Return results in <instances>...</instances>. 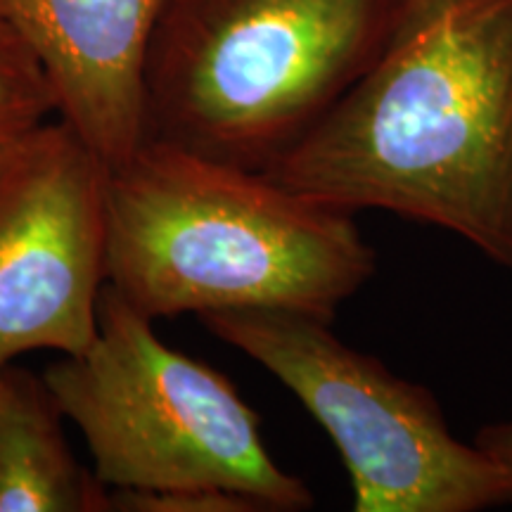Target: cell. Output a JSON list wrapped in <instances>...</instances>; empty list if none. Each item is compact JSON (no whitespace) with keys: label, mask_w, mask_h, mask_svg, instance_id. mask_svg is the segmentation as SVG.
I'll return each mask as SVG.
<instances>
[{"label":"cell","mask_w":512,"mask_h":512,"mask_svg":"<svg viewBox=\"0 0 512 512\" xmlns=\"http://www.w3.org/2000/svg\"><path fill=\"white\" fill-rule=\"evenodd\" d=\"M266 174L512 271V0H399L373 64Z\"/></svg>","instance_id":"6da1fadb"},{"label":"cell","mask_w":512,"mask_h":512,"mask_svg":"<svg viewBox=\"0 0 512 512\" xmlns=\"http://www.w3.org/2000/svg\"><path fill=\"white\" fill-rule=\"evenodd\" d=\"M105 200L107 285L152 320L278 309L332 323L375 275L354 211L162 140L107 171Z\"/></svg>","instance_id":"7a4b0ae2"},{"label":"cell","mask_w":512,"mask_h":512,"mask_svg":"<svg viewBox=\"0 0 512 512\" xmlns=\"http://www.w3.org/2000/svg\"><path fill=\"white\" fill-rule=\"evenodd\" d=\"M399 0H164L143 140L266 171L373 64Z\"/></svg>","instance_id":"3957f363"},{"label":"cell","mask_w":512,"mask_h":512,"mask_svg":"<svg viewBox=\"0 0 512 512\" xmlns=\"http://www.w3.org/2000/svg\"><path fill=\"white\" fill-rule=\"evenodd\" d=\"M43 377L110 489L223 491L259 512L313 505L309 484L268 453L259 415L238 387L164 344L152 318L110 285L91 347L50 363Z\"/></svg>","instance_id":"277c9868"},{"label":"cell","mask_w":512,"mask_h":512,"mask_svg":"<svg viewBox=\"0 0 512 512\" xmlns=\"http://www.w3.org/2000/svg\"><path fill=\"white\" fill-rule=\"evenodd\" d=\"M211 335L278 377L328 432L356 512H479L512 505V472L451 432L437 396L332 332L278 309L204 313Z\"/></svg>","instance_id":"5b68a950"},{"label":"cell","mask_w":512,"mask_h":512,"mask_svg":"<svg viewBox=\"0 0 512 512\" xmlns=\"http://www.w3.org/2000/svg\"><path fill=\"white\" fill-rule=\"evenodd\" d=\"M107 171L57 117L0 159V370L31 351L79 356L98 335Z\"/></svg>","instance_id":"8992f818"},{"label":"cell","mask_w":512,"mask_h":512,"mask_svg":"<svg viewBox=\"0 0 512 512\" xmlns=\"http://www.w3.org/2000/svg\"><path fill=\"white\" fill-rule=\"evenodd\" d=\"M164 0H0V19L34 50L57 119L107 166L143 143V62Z\"/></svg>","instance_id":"52a82bcc"},{"label":"cell","mask_w":512,"mask_h":512,"mask_svg":"<svg viewBox=\"0 0 512 512\" xmlns=\"http://www.w3.org/2000/svg\"><path fill=\"white\" fill-rule=\"evenodd\" d=\"M46 377L0 370V512H110L112 489L83 467Z\"/></svg>","instance_id":"ba28073f"},{"label":"cell","mask_w":512,"mask_h":512,"mask_svg":"<svg viewBox=\"0 0 512 512\" xmlns=\"http://www.w3.org/2000/svg\"><path fill=\"white\" fill-rule=\"evenodd\" d=\"M57 117V98L34 50L0 19V159Z\"/></svg>","instance_id":"9c48e42d"},{"label":"cell","mask_w":512,"mask_h":512,"mask_svg":"<svg viewBox=\"0 0 512 512\" xmlns=\"http://www.w3.org/2000/svg\"><path fill=\"white\" fill-rule=\"evenodd\" d=\"M112 510L124 512H259L247 498L207 489H112Z\"/></svg>","instance_id":"30bf717a"},{"label":"cell","mask_w":512,"mask_h":512,"mask_svg":"<svg viewBox=\"0 0 512 512\" xmlns=\"http://www.w3.org/2000/svg\"><path fill=\"white\" fill-rule=\"evenodd\" d=\"M475 444L512 472V420L484 425L477 432Z\"/></svg>","instance_id":"8fae6325"}]
</instances>
